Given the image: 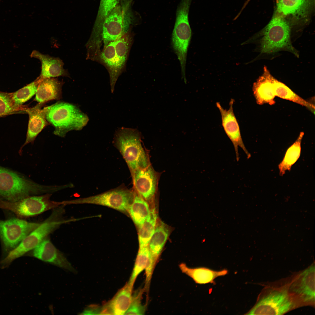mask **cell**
Masks as SVG:
<instances>
[{
    "mask_svg": "<svg viewBox=\"0 0 315 315\" xmlns=\"http://www.w3.org/2000/svg\"><path fill=\"white\" fill-rule=\"evenodd\" d=\"M63 82L57 79L47 78L41 80L35 94V100L39 103L59 99Z\"/></svg>",
    "mask_w": 315,
    "mask_h": 315,
    "instance_id": "obj_23",
    "label": "cell"
},
{
    "mask_svg": "<svg viewBox=\"0 0 315 315\" xmlns=\"http://www.w3.org/2000/svg\"><path fill=\"white\" fill-rule=\"evenodd\" d=\"M170 231V228L167 225L162 221H158L155 231L148 245L151 257L146 270L147 273H153Z\"/></svg>",
    "mask_w": 315,
    "mask_h": 315,
    "instance_id": "obj_17",
    "label": "cell"
},
{
    "mask_svg": "<svg viewBox=\"0 0 315 315\" xmlns=\"http://www.w3.org/2000/svg\"><path fill=\"white\" fill-rule=\"evenodd\" d=\"M41 79L38 77L35 80L16 91L11 93L15 104L22 106L34 95Z\"/></svg>",
    "mask_w": 315,
    "mask_h": 315,
    "instance_id": "obj_30",
    "label": "cell"
},
{
    "mask_svg": "<svg viewBox=\"0 0 315 315\" xmlns=\"http://www.w3.org/2000/svg\"><path fill=\"white\" fill-rule=\"evenodd\" d=\"M314 0H278L276 13L293 24L306 22L312 10Z\"/></svg>",
    "mask_w": 315,
    "mask_h": 315,
    "instance_id": "obj_15",
    "label": "cell"
},
{
    "mask_svg": "<svg viewBox=\"0 0 315 315\" xmlns=\"http://www.w3.org/2000/svg\"><path fill=\"white\" fill-rule=\"evenodd\" d=\"M133 200L127 212L135 225L138 227L144 223L150 212L149 203L135 191Z\"/></svg>",
    "mask_w": 315,
    "mask_h": 315,
    "instance_id": "obj_24",
    "label": "cell"
},
{
    "mask_svg": "<svg viewBox=\"0 0 315 315\" xmlns=\"http://www.w3.org/2000/svg\"><path fill=\"white\" fill-rule=\"evenodd\" d=\"M51 186L37 184L13 171L0 167V197L17 201L32 194L50 191Z\"/></svg>",
    "mask_w": 315,
    "mask_h": 315,
    "instance_id": "obj_5",
    "label": "cell"
},
{
    "mask_svg": "<svg viewBox=\"0 0 315 315\" xmlns=\"http://www.w3.org/2000/svg\"><path fill=\"white\" fill-rule=\"evenodd\" d=\"M40 224L16 218L0 220V236L6 249H14Z\"/></svg>",
    "mask_w": 315,
    "mask_h": 315,
    "instance_id": "obj_11",
    "label": "cell"
},
{
    "mask_svg": "<svg viewBox=\"0 0 315 315\" xmlns=\"http://www.w3.org/2000/svg\"><path fill=\"white\" fill-rule=\"evenodd\" d=\"M151 257L148 246L139 248L133 270L128 282L134 286L138 276L147 267Z\"/></svg>",
    "mask_w": 315,
    "mask_h": 315,
    "instance_id": "obj_29",
    "label": "cell"
},
{
    "mask_svg": "<svg viewBox=\"0 0 315 315\" xmlns=\"http://www.w3.org/2000/svg\"><path fill=\"white\" fill-rule=\"evenodd\" d=\"M158 221L156 209H150V213L144 222L138 228L139 248L148 245Z\"/></svg>",
    "mask_w": 315,
    "mask_h": 315,
    "instance_id": "obj_25",
    "label": "cell"
},
{
    "mask_svg": "<svg viewBox=\"0 0 315 315\" xmlns=\"http://www.w3.org/2000/svg\"><path fill=\"white\" fill-rule=\"evenodd\" d=\"M273 83L275 96L290 101L314 110V105L298 95L284 84L274 78Z\"/></svg>",
    "mask_w": 315,
    "mask_h": 315,
    "instance_id": "obj_28",
    "label": "cell"
},
{
    "mask_svg": "<svg viewBox=\"0 0 315 315\" xmlns=\"http://www.w3.org/2000/svg\"><path fill=\"white\" fill-rule=\"evenodd\" d=\"M49 195L28 196L12 202L0 199V208L13 212L20 217L31 216L40 214L59 205L49 200Z\"/></svg>",
    "mask_w": 315,
    "mask_h": 315,
    "instance_id": "obj_10",
    "label": "cell"
},
{
    "mask_svg": "<svg viewBox=\"0 0 315 315\" xmlns=\"http://www.w3.org/2000/svg\"><path fill=\"white\" fill-rule=\"evenodd\" d=\"M234 102V100L231 99L229 103V108L228 110L224 108L218 102L216 103V105L221 114L222 126L233 145L236 159L238 161L239 159V147L243 150L248 159L251 157V155L243 141L239 124L233 111V106Z\"/></svg>",
    "mask_w": 315,
    "mask_h": 315,
    "instance_id": "obj_14",
    "label": "cell"
},
{
    "mask_svg": "<svg viewBox=\"0 0 315 315\" xmlns=\"http://www.w3.org/2000/svg\"><path fill=\"white\" fill-rule=\"evenodd\" d=\"M179 267L182 272L191 278L195 283L200 284L213 283L216 278L224 276L228 272L225 269L216 271L204 267L190 268L183 263L180 264Z\"/></svg>",
    "mask_w": 315,
    "mask_h": 315,
    "instance_id": "obj_22",
    "label": "cell"
},
{
    "mask_svg": "<svg viewBox=\"0 0 315 315\" xmlns=\"http://www.w3.org/2000/svg\"><path fill=\"white\" fill-rule=\"evenodd\" d=\"M64 221L49 219L41 224L26 236L15 248L10 251L1 261L7 266L16 259L34 249L45 238Z\"/></svg>",
    "mask_w": 315,
    "mask_h": 315,
    "instance_id": "obj_9",
    "label": "cell"
},
{
    "mask_svg": "<svg viewBox=\"0 0 315 315\" xmlns=\"http://www.w3.org/2000/svg\"><path fill=\"white\" fill-rule=\"evenodd\" d=\"M120 0H101L94 25V31H101L103 22Z\"/></svg>",
    "mask_w": 315,
    "mask_h": 315,
    "instance_id": "obj_32",
    "label": "cell"
},
{
    "mask_svg": "<svg viewBox=\"0 0 315 315\" xmlns=\"http://www.w3.org/2000/svg\"><path fill=\"white\" fill-rule=\"evenodd\" d=\"M304 134L301 132L296 141L287 149L282 161L278 165L280 175L283 176L286 171H290L292 166L299 158Z\"/></svg>",
    "mask_w": 315,
    "mask_h": 315,
    "instance_id": "obj_26",
    "label": "cell"
},
{
    "mask_svg": "<svg viewBox=\"0 0 315 315\" xmlns=\"http://www.w3.org/2000/svg\"><path fill=\"white\" fill-rule=\"evenodd\" d=\"M285 281L265 287L255 304L245 314L283 315L298 308Z\"/></svg>",
    "mask_w": 315,
    "mask_h": 315,
    "instance_id": "obj_1",
    "label": "cell"
},
{
    "mask_svg": "<svg viewBox=\"0 0 315 315\" xmlns=\"http://www.w3.org/2000/svg\"><path fill=\"white\" fill-rule=\"evenodd\" d=\"M101 57L111 72V89L113 93L117 78L116 74L118 73L115 41L109 42L105 46L101 54Z\"/></svg>",
    "mask_w": 315,
    "mask_h": 315,
    "instance_id": "obj_27",
    "label": "cell"
},
{
    "mask_svg": "<svg viewBox=\"0 0 315 315\" xmlns=\"http://www.w3.org/2000/svg\"><path fill=\"white\" fill-rule=\"evenodd\" d=\"M131 173L134 191L148 203L152 202L157 191L159 173L151 164Z\"/></svg>",
    "mask_w": 315,
    "mask_h": 315,
    "instance_id": "obj_13",
    "label": "cell"
},
{
    "mask_svg": "<svg viewBox=\"0 0 315 315\" xmlns=\"http://www.w3.org/2000/svg\"><path fill=\"white\" fill-rule=\"evenodd\" d=\"M133 287L127 282L111 300L102 307L101 314H125L131 303Z\"/></svg>",
    "mask_w": 315,
    "mask_h": 315,
    "instance_id": "obj_18",
    "label": "cell"
},
{
    "mask_svg": "<svg viewBox=\"0 0 315 315\" xmlns=\"http://www.w3.org/2000/svg\"><path fill=\"white\" fill-rule=\"evenodd\" d=\"M274 78L267 67H264L263 74L254 83L253 87L254 95L258 104H268L272 105L275 103Z\"/></svg>",
    "mask_w": 315,
    "mask_h": 315,
    "instance_id": "obj_20",
    "label": "cell"
},
{
    "mask_svg": "<svg viewBox=\"0 0 315 315\" xmlns=\"http://www.w3.org/2000/svg\"><path fill=\"white\" fill-rule=\"evenodd\" d=\"M113 143L131 173L150 164L149 156L142 146L141 133L137 129L124 127L118 128L115 132Z\"/></svg>",
    "mask_w": 315,
    "mask_h": 315,
    "instance_id": "obj_3",
    "label": "cell"
},
{
    "mask_svg": "<svg viewBox=\"0 0 315 315\" xmlns=\"http://www.w3.org/2000/svg\"><path fill=\"white\" fill-rule=\"evenodd\" d=\"M315 272L314 262L287 280L289 292L298 308L315 306Z\"/></svg>",
    "mask_w": 315,
    "mask_h": 315,
    "instance_id": "obj_7",
    "label": "cell"
},
{
    "mask_svg": "<svg viewBox=\"0 0 315 315\" xmlns=\"http://www.w3.org/2000/svg\"><path fill=\"white\" fill-rule=\"evenodd\" d=\"M33 256L72 272L76 270L63 253L48 239H44L33 249Z\"/></svg>",
    "mask_w": 315,
    "mask_h": 315,
    "instance_id": "obj_16",
    "label": "cell"
},
{
    "mask_svg": "<svg viewBox=\"0 0 315 315\" xmlns=\"http://www.w3.org/2000/svg\"><path fill=\"white\" fill-rule=\"evenodd\" d=\"M130 39L125 34L115 41V48L118 72L123 67L128 51Z\"/></svg>",
    "mask_w": 315,
    "mask_h": 315,
    "instance_id": "obj_33",
    "label": "cell"
},
{
    "mask_svg": "<svg viewBox=\"0 0 315 315\" xmlns=\"http://www.w3.org/2000/svg\"><path fill=\"white\" fill-rule=\"evenodd\" d=\"M102 307L96 305L90 306L85 309L81 314L98 315L101 314Z\"/></svg>",
    "mask_w": 315,
    "mask_h": 315,
    "instance_id": "obj_35",
    "label": "cell"
},
{
    "mask_svg": "<svg viewBox=\"0 0 315 315\" xmlns=\"http://www.w3.org/2000/svg\"><path fill=\"white\" fill-rule=\"evenodd\" d=\"M192 1L182 0L180 3L171 39L172 47L180 62L182 78L185 82L187 52L192 36L188 15Z\"/></svg>",
    "mask_w": 315,
    "mask_h": 315,
    "instance_id": "obj_6",
    "label": "cell"
},
{
    "mask_svg": "<svg viewBox=\"0 0 315 315\" xmlns=\"http://www.w3.org/2000/svg\"><path fill=\"white\" fill-rule=\"evenodd\" d=\"M135 192L126 188H119L93 196L59 202L60 205L92 204L107 206L123 212H127Z\"/></svg>",
    "mask_w": 315,
    "mask_h": 315,
    "instance_id": "obj_8",
    "label": "cell"
},
{
    "mask_svg": "<svg viewBox=\"0 0 315 315\" xmlns=\"http://www.w3.org/2000/svg\"><path fill=\"white\" fill-rule=\"evenodd\" d=\"M126 10L125 6L118 4L104 20L101 30L105 46L127 33L130 23Z\"/></svg>",
    "mask_w": 315,
    "mask_h": 315,
    "instance_id": "obj_12",
    "label": "cell"
},
{
    "mask_svg": "<svg viewBox=\"0 0 315 315\" xmlns=\"http://www.w3.org/2000/svg\"><path fill=\"white\" fill-rule=\"evenodd\" d=\"M26 107L16 105L11 93L0 91V117L13 114L24 113Z\"/></svg>",
    "mask_w": 315,
    "mask_h": 315,
    "instance_id": "obj_31",
    "label": "cell"
},
{
    "mask_svg": "<svg viewBox=\"0 0 315 315\" xmlns=\"http://www.w3.org/2000/svg\"><path fill=\"white\" fill-rule=\"evenodd\" d=\"M30 56L41 62V69L38 77L41 79L60 76L69 77L67 70L63 68V62L60 58L43 54L36 50L32 51Z\"/></svg>",
    "mask_w": 315,
    "mask_h": 315,
    "instance_id": "obj_19",
    "label": "cell"
},
{
    "mask_svg": "<svg viewBox=\"0 0 315 315\" xmlns=\"http://www.w3.org/2000/svg\"><path fill=\"white\" fill-rule=\"evenodd\" d=\"M144 289H140L132 294L130 306L125 314L144 315L146 306L141 303L142 295Z\"/></svg>",
    "mask_w": 315,
    "mask_h": 315,
    "instance_id": "obj_34",
    "label": "cell"
},
{
    "mask_svg": "<svg viewBox=\"0 0 315 315\" xmlns=\"http://www.w3.org/2000/svg\"><path fill=\"white\" fill-rule=\"evenodd\" d=\"M290 30L288 21L276 12L262 31L260 41L261 52L271 54L285 50L298 57V52L291 43Z\"/></svg>",
    "mask_w": 315,
    "mask_h": 315,
    "instance_id": "obj_4",
    "label": "cell"
},
{
    "mask_svg": "<svg viewBox=\"0 0 315 315\" xmlns=\"http://www.w3.org/2000/svg\"><path fill=\"white\" fill-rule=\"evenodd\" d=\"M42 104L38 103L35 106L29 108L26 107L24 112L29 116L26 139L22 148L30 143H33L37 136L48 124L43 109Z\"/></svg>",
    "mask_w": 315,
    "mask_h": 315,
    "instance_id": "obj_21",
    "label": "cell"
},
{
    "mask_svg": "<svg viewBox=\"0 0 315 315\" xmlns=\"http://www.w3.org/2000/svg\"><path fill=\"white\" fill-rule=\"evenodd\" d=\"M43 109L46 120L55 128L54 134L62 137L70 131L81 130L89 120L78 107L67 102H58Z\"/></svg>",
    "mask_w": 315,
    "mask_h": 315,
    "instance_id": "obj_2",
    "label": "cell"
}]
</instances>
